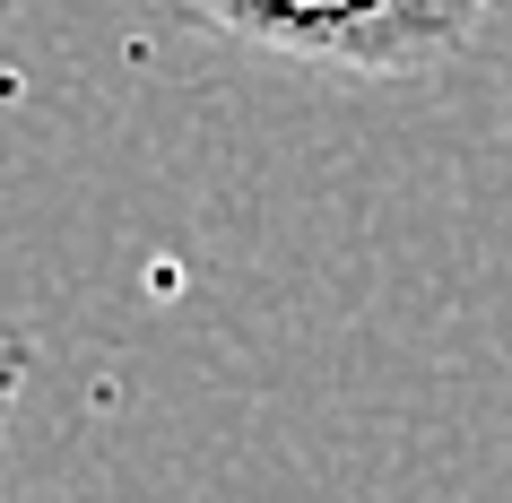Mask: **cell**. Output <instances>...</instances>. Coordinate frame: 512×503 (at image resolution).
I'll return each mask as SVG.
<instances>
[{
	"label": "cell",
	"instance_id": "1",
	"mask_svg": "<svg viewBox=\"0 0 512 503\" xmlns=\"http://www.w3.org/2000/svg\"><path fill=\"white\" fill-rule=\"evenodd\" d=\"M217 35L252 53L304 61V70H356V79H408L452 61L495 0H191Z\"/></svg>",
	"mask_w": 512,
	"mask_h": 503
},
{
	"label": "cell",
	"instance_id": "2",
	"mask_svg": "<svg viewBox=\"0 0 512 503\" xmlns=\"http://www.w3.org/2000/svg\"><path fill=\"white\" fill-rule=\"evenodd\" d=\"M27 382H35V330L27 321H0V434H9V417H18Z\"/></svg>",
	"mask_w": 512,
	"mask_h": 503
}]
</instances>
